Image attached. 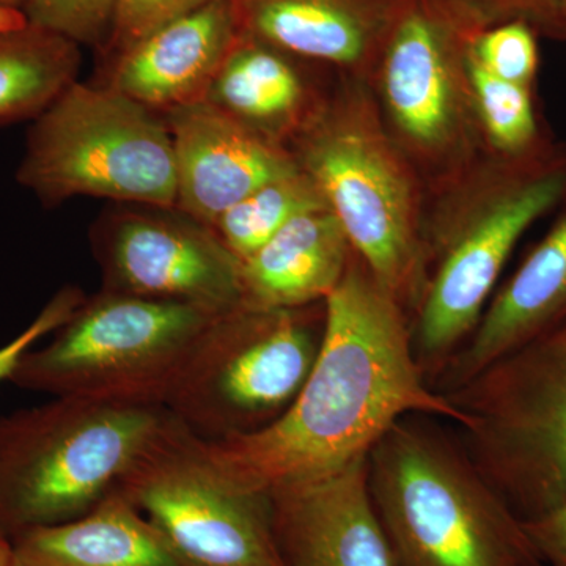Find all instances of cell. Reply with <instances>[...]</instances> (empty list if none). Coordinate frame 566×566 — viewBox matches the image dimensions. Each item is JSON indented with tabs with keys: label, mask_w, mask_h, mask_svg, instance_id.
Segmentation results:
<instances>
[{
	"label": "cell",
	"mask_w": 566,
	"mask_h": 566,
	"mask_svg": "<svg viewBox=\"0 0 566 566\" xmlns=\"http://www.w3.org/2000/svg\"><path fill=\"white\" fill-rule=\"evenodd\" d=\"M446 397L465 452L521 520L566 504V319Z\"/></svg>",
	"instance_id": "obj_7"
},
{
	"label": "cell",
	"mask_w": 566,
	"mask_h": 566,
	"mask_svg": "<svg viewBox=\"0 0 566 566\" xmlns=\"http://www.w3.org/2000/svg\"><path fill=\"white\" fill-rule=\"evenodd\" d=\"M218 315L103 290L85 297L50 344L25 353L10 381L52 397L163 405L182 360Z\"/></svg>",
	"instance_id": "obj_8"
},
{
	"label": "cell",
	"mask_w": 566,
	"mask_h": 566,
	"mask_svg": "<svg viewBox=\"0 0 566 566\" xmlns=\"http://www.w3.org/2000/svg\"><path fill=\"white\" fill-rule=\"evenodd\" d=\"M469 55L495 77L535 87L538 35L524 22H505L476 32L469 41Z\"/></svg>",
	"instance_id": "obj_24"
},
{
	"label": "cell",
	"mask_w": 566,
	"mask_h": 566,
	"mask_svg": "<svg viewBox=\"0 0 566 566\" xmlns=\"http://www.w3.org/2000/svg\"><path fill=\"white\" fill-rule=\"evenodd\" d=\"M163 405L54 397L0 416V531L87 515L174 423Z\"/></svg>",
	"instance_id": "obj_5"
},
{
	"label": "cell",
	"mask_w": 566,
	"mask_h": 566,
	"mask_svg": "<svg viewBox=\"0 0 566 566\" xmlns=\"http://www.w3.org/2000/svg\"><path fill=\"white\" fill-rule=\"evenodd\" d=\"M324 95L305 77L297 59L240 29L205 102L289 147L314 117Z\"/></svg>",
	"instance_id": "obj_19"
},
{
	"label": "cell",
	"mask_w": 566,
	"mask_h": 566,
	"mask_svg": "<svg viewBox=\"0 0 566 566\" xmlns=\"http://www.w3.org/2000/svg\"><path fill=\"white\" fill-rule=\"evenodd\" d=\"M367 458L268 495L283 565L395 566L371 501Z\"/></svg>",
	"instance_id": "obj_14"
},
{
	"label": "cell",
	"mask_w": 566,
	"mask_h": 566,
	"mask_svg": "<svg viewBox=\"0 0 566 566\" xmlns=\"http://www.w3.org/2000/svg\"><path fill=\"white\" fill-rule=\"evenodd\" d=\"M104 290L200 305L243 304L241 263L210 227L189 216L120 214L95 238Z\"/></svg>",
	"instance_id": "obj_12"
},
{
	"label": "cell",
	"mask_w": 566,
	"mask_h": 566,
	"mask_svg": "<svg viewBox=\"0 0 566 566\" xmlns=\"http://www.w3.org/2000/svg\"><path fill=\"white\" fill-rule=\"evenodd\" d=\"M84 301V293L76 286H66L55 294L18 337L0 348V382L7 379L10 381L24 354L31 352L40 338L54 334L59 327L69 322Z\"/></svg>",
	"instance_id": "obj_28"
},
{
	"label": "cell",
	"mask_w": 566,
	"mask_h": 566,
	"mask_svg": "<svg viewBox=\"0 0 566 566\" xmlns=\"http://www.w3.org/2000/svg\"><path fill=\"white\" fill-rule=\"evenodd\" d=\"M238 33L234 0H212L114 57L109 85L167 114L202 103Z\"/></svg>",
	"instance_id": "obj_16"
},
{
	"label": "cell",
	"mask_w": 566,
	"mask_h": 566,
	"mask_svg": "<svg viewBox=\"0 0 566 566\" xmlns=\"http://www.w3.org/2000/svg\"><path fill=\"white\" fill-rule=\"evenodd\" d=\"M468 71L483 150L501 158H521L554 140L542 125L535 87L495 77L472 61L469 50Z\"/></svg>",
	"instance_id": "obj_22"
},
{
	"label": "cell",
	"mask_w": 566,
	"mask_h": 566,
	"mask_svg": "<svg viewBox=\"0 0 566 566\" xmlns=\"http://www.w3.org/2000/svg\"><path fill=\"white\" fill-rule=\"evenodd\" d=\"M80 44L29 24L0 32V125L35 120L80 71Z\"/></svg>",
	"instance_id": "obj_21"
},
{
	"label": "cell",
	"mask_w": 566,
	"mask_h": 566,
	"mask_svg": "<svg viewBox=\"0 0 566 566\" xmlns=\"http://www.w3.org/2000/svg\"><path fill=\"white\" fill-rule=\"evenodd\" d=\"M434 419L403 417L368 453L395 566H543L523 520Z\"/></svg>",
	"instance_id": "obj_3"
},
{
	"label": "cell",
	"mask_w": 566,
	"mask_h": 566,
	"mask_svg": "<svg viewBox=\"0 0 566 566\" xmlns=\"http://www.w3.org/2000/svg\"><path fill=\"white\" fill-rule=\"evenodd\" d=\"M289 148L354 253L411 316L424 281L427 186L387 133L367 82L340 77Z\"/></svg>",
	"instance_id": "obj_4"
},
{
	"label": "cell",
	"mask_w": 566,
	"mask_h": 566,
	"mask_svg": "<svg viewBox=\"0 0 566 566\" xmlns=\"http://www.w3.org/2000/svg\"><path fill=\"white\" fill-rule=\"evenodd\" d=\"M31 3V0H0V7H6V9L20 10L24 13L25 7Z\"/></svg>",
	"instance_id": "obj_32"
},
{
	"label": "cell",
	"mask_w": 566,
	"mask_h": 566,
	"mask_svg": "<svg viewBox=\"0 0 566 566\" xmlns=\"http://www.w3.org/2000/svg\"><path fill=\"white\" fill-rule=\"evenodd\" d=\"M353 253L329 208L305 211L241 263L243 304L259 308L322 304L344 281Z\"/></svg>",
	"instance_id": "obj_18"
},
{
	"label": "cell",
	"mask_w": 566,
	"mask_h": 566,
	"mask_svg": "<svg viewBox=\"0 0 566 566\" xmlns=\"http://www.w3.org/2000/svg\"><path fill=\"white\" fill-rule=\"evenodd\" d=\"M25 24H29V21L22 11L0 7V32L22 28Z\"/></svg>",
	"instance_id": "obj_30"
},
{
	"label": "cell",
	"mask_w": 566,
	"mask_h": 566,
	"mask_svg": "<svg viewBox=\"0 0 566 566\" xmlns=\"http://www.w3.org/2000/svg\"><path fill=\"white\" fill-rule=\"evenodd\" d=\"M177 169V208L212 223L266 182L300 170L285 145L245 128L202 102L169 112Z\"/></svg>",
	"instance_id": "obj_13"
},
{
	"label": "cell",
	"mask_w": 566,
	"mask_h": 566,
	"mask_svg": "<svg viewBox=\"0 0 566 566\" xmlns=\"http://www.w3.org/2000/svg\"><path fill=\"white\" fill-rule=\"evenodd\" d=\"M324 304L322 349L290 408L255 433L196 436L211 468L248 493L268 497L333 475L367 458L406 416L464 422L420 370L409 315L356 253Z\"/></svg>",
	"instance_id": "obj_1"
},
{
	"label": "cell",
	"mask_w": 566,
	"mask_h": 566,
	"mask_svg": "<svg viewBox=\"0 0 566 566\" xmlns=\"http://www.w3.org/2000/svg\"><path fill=\"white\" fill-rule=\"evenodd\" d=\"M324 329V303L300 308L238 305L199 335L163 406L202 441L263 430L303 389Z\"/></svg>",
	"instance_id": "obj_6"
},
{
	"label": "cell",
	"mask_w": 566,
	"mask_h": 566,
	"mask_svg": "<svg viewBox=\"0 0 566 566\" xmlns=\"http://www.w3.org/2000/svg\"><path fill=\"white\" fill-rule=\"evenodd\" d=\"M118 493L191 566H285L270 497L223 480L177 419L123 476Z\"/></svg>",
	"instance_id": "obj_11"
},
{
	"label": "cell",
	"mask_w": 566,
	"mask_h": 566,
	"mask_svg": "<svg viewBox=\"0 0 566 566\" xmlns=\"http://www.w3.org/2000/svg\"><path fill=\"white\" fill-rule=\"evenodd\" d=\"M397 0H234L240 29L297 61L367 82Z\"/></svg>",
	"instance_id": "obj_17"
},
{
	"label": "cell",
	"mask_w": 566,
	"mask_h": 566,
	"mask_svg": "<svg viewBox=\"0 0 566 566\" xmlns=\"http://www.w3.org/2000/svg\"><path fill=\"white\" fill-rule=\"evenodd\" d=\"M520 266L497 285L474 333L450 359L433 389L449 395L488 365L566 319V200Z\"/></svg>",
	"instance_id": "obj_15"
},
{
	"label": "cell",
	"mask_w": 566,
	"mask_h": 566,
	"mask_svg": "<svg viewBox=\"0 0 566 566\" xmlns=\"http://www.w3.org/2000/svg\"><path fill=\"white\" fill-rule=\"evenodd\" d=\"M210 2L212 0H117L103 50L117 57L137 41Z\"/></svg>",
	"instance_id": "obj_27"
},
{
	"label": "cell",
	"mask_w": 566,
	"mask_h": 566,
	"mask_svg": "<svg viewBox=\"0 0 566 566\" xmlns=\"http://www.w3.org/2000/svg\"><path fill=\"white\" fill-rule=\"evenodd\" d=\"M472 33L441 0H397L367 85L427 189L482 155L469 82Z\"/></svg>",
	"instance_id": "obj_10"
},
{
	"label": "cell",
	"mask_w": 566,
	"mask_h": 566,
	"mask_svg": "<svg viewBox=\"0 0 566 566\" xmlns=\"http://www.w3.org/2000/svg\"><path fill=\"white\" fill-rule=\"evenodd\" d=\"M566 200V144L521 158L483 151L427 189L424 281L409 316L417 364L433 387L474 333L521 238Z\"/></svg>",
	"instance_id": "obj_2"
},
{
	"label": "cell",
	"mask_w": 566,
	"mask_h": 566,
	"mask_svg": "<svg viewBox=\"0 0 566 566\" xmlns=\"http://www.w3.org/2000/svg\"><path fill=\"white\" fill-rule=\"evenodd\" d=\"M0 566H13V543L0 531Z\"/></svg>",
	"instance_id": "obj_31"
},
{
	"label": "cell",
	"mask_w": 566,
	"mask_h": 566,
	"mask_svg": "<svg viewBox=\"0 0 566 566\" xmlns=\"http://www.w3.org/2000/svg\"><path fill=\"white\" fill-rule=\"evenodd\" d=\"M327 207L303 169L255 189L212 223L211 230L240 260L251 259L296 216Z\"/></svg>",
	"instance_id": "obj_23"
},
{
	"label": "cell",
	"mask_w": 566,
	"mask_h": 566,
	"mask_svg": "<svg viewBox=\"0 0 566 566\" xmlns=\"http://www.w3.org/2000/svg\"><path fill=\"white\" fill-rule=\"evenodd\" d=\"M523 526L543 566H566V504L523 520Z\"/></svg>",
	"instance_id": "obj_29"
},
{
	"label": "cell",
	"mask_w": 566,
	"mask_h": 566,
	"mask_svg": "<svg viewBox=\"0 0 566 566\" xmlns=\"http://www.w3.org/2000/svg\"><path fill=\"white\" fill-rule=\"evenodd\" d=\"M13 566H191L118 491L87 515L11 538Z\"/></svg>",
	"instance_id": "obj_20"
},
{
	"label": "cell",
	"mask_w": 566,
	"mask_h": 566,
	"mask_svg": "<svg viewBox=\"0 0 566 566\" xmlns=\"http://www.w3.org/2000/svg\"><path fill=\"white\" fill-rule=\"evenodd\" d=\"M117 0H31L24 9L33 25L65 36L76 44L104 46Z\"/></svg>",
	"instance_id": "obj_26"
},
{
	"label": "cell",
	"mask_w": 566,
	"mask_h": 566,
	"mask_svg": "<svg viewBox=\"0 0 566 566\" xmlns=\"http://www.w3.org/2000/svg\"><path fill=\"white\" fill-rule=\"evenodd\" d=\"M472 33L524 22L536 35L566 40V0H441Z\"/></svg>",
	"instance_id": "obj_25"
},
{
	"label": "cell",
	"mask_w": 566,
	"mask_h": 566,
	"mask_svg": "<svg viewBox=\"0 0 566 566\" xmlns=\"http://www.w3.org/2000/svg\"><path fill=\"white\" fill-rule=\"evenodd\" d=\"M18 181L48 205L91 196L177 208L169 126L111 85L73 82L41 112Z\"/></svg>",
	"instance_id": "obj_9"
}]
</instances>
